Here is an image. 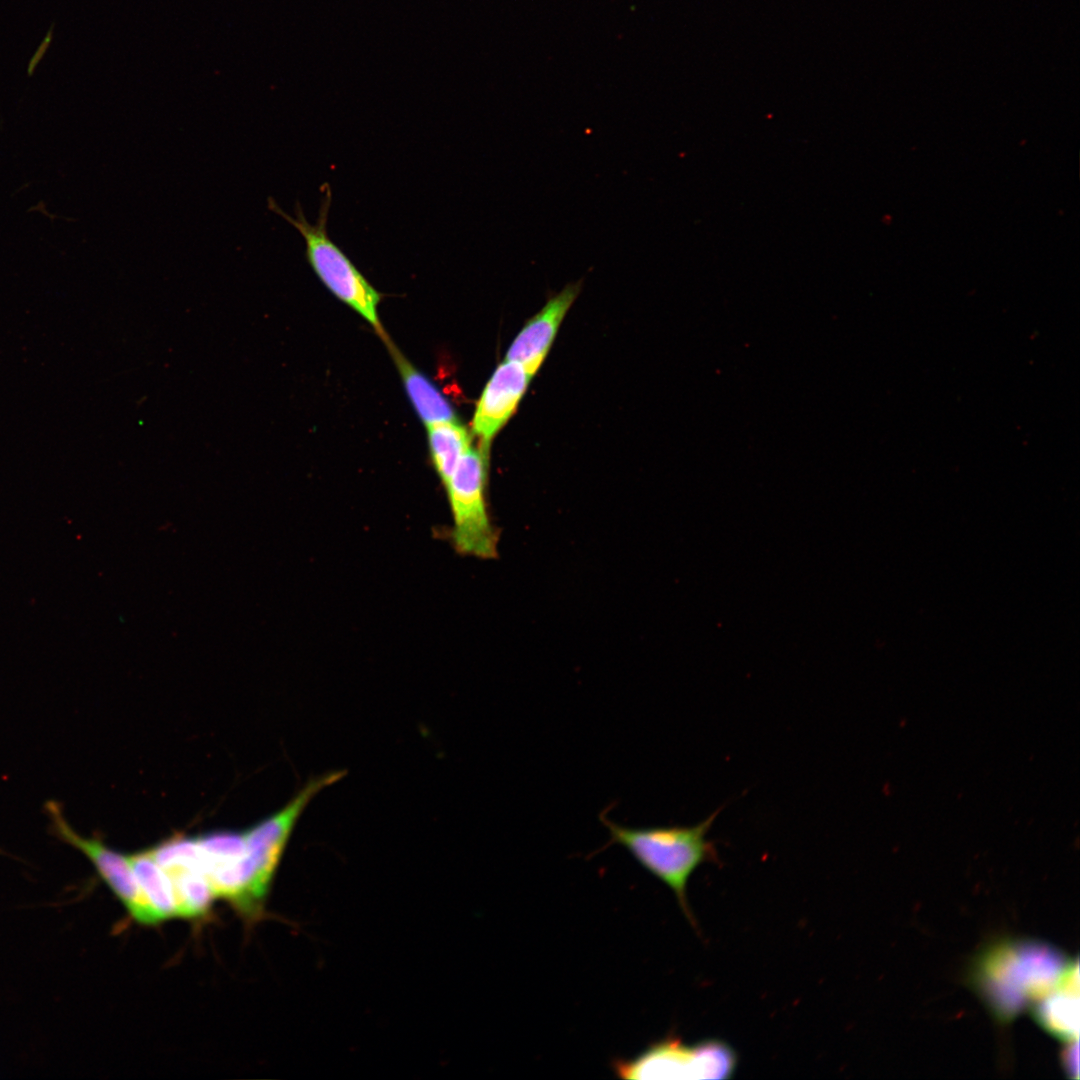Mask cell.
<instances>
[{
    "label": "cell",
    "mask_w": 1080,
    "mask_h": 1080,
    "mask_svg": "<svg viewBox=\"0 0 1080 1080\" xmlns=\"http://www.w3.org/2000/svg\"><path fill=\"white\" fill-rule=\"evenodd\" d=\"M721 809L692 826H621L600 814L608 829V845L625 848L649 873L665 883L675 894L682 912L695 926L687 901V883L695 870L706 862L718 860L714 843L707 835Z\"/></svg>",
    "instance_id": "1"
},
{
    "label": "cell",
    "mask_w": 1080,
    "mask_h": 1080,
    "mask_svg": "<svg viewBox=\"0 0 1080 1080\" xmlns=\"http://www.w3.org/2000/svg\"><path fill=\"white\" fill-rule=\"evenodd\" d=\"M318 218L310 223L296 203L294 216L287 214L277 202L269 197V210L282 217L302 236L305 243V257L313 272L324 286L339 300L368 321L383 336V328L378 317V305L381 294L357 269L348 256L329 237L327 222L331 205V191L325 185Z\"/></svg>",
    "instance_id": "2"
},
{
    "label": "cell",
    "mask_w": 1080,
    "mask_h": 1080,
    "mask_svg": "<svg viewBox=\"0 0 1080 1080\" xmlns=\"http://www.w3.org/2000/svg\"><path fill=\"white\" fill-rule=\"evenodd\" d=\"M488 447L469 448L444 485L452 514L456 552L480 559L497 556L498 534L486 504Z\"/></svg>",
    "instance_id": "3"
},
{
    "label": "cell",
    "mask_w": 1080,
    "mask_h": 1080,
    "mask_svg": "<svg viewBox=\"0 0 1080 1080\" xmlns=\"http://www.w3.org/2000/svg\"><path fill=\"white\" fill-rule=\"evenodd\" d=\"M736 1065L735 1051L721 1040L685 1045L669 1038L630 1061L616 1062L615 1071L627 1079H727Z\"/></svg>",
    "instance_id": "4"
},
{
    "label": "cell",
    "mask_w": 1080,
    "mask_h": 1080,
    "mask_svg": "<svg viewBox=\"0 0 1080 1080\" xmlns=\"http://www.w3.org/2000/svg\"><path fill=\"white\" fill-rule=\"evenodd\" d=\"M44 810L49 820L50 833L88 859L98 877L135 922L146 926L162 923L140 889L128 854L113 849L97 836L89 837L78 833L66 819L58 801H47Z\"/></svg>",
    "instance_id": "5"
},
{
    "label": "cell",
    "mask_w": 1080,
    "mask_h": 1080,
    "mask_svg": "<svg viewBox=\"0 0 1080 1080\" xmlns=\"http://www.w3.org/2000/svg\"><path fill=\"white\" fill-rule=\"evenodd\" d=\"M345 775V770H332L311 777L283 807L243 831L254 874L255 896L262 907L302 813L319 792Z\"/></svg>",
    "instance_id": "6"
},
{
    "label": "cell",
    "mask_w": 1080,
    "mask_h": 1080,
    "mask_svg": "<svg viewBox=\"0 0 1080 1080\" xmlns=\"http://www.w3.org/2000/svg\"><path fill=\"white\" fill-rule=\"evenodd\" d=\"M534 373L521 363L505 360L486 384L478 401L473 432L488 447L492 438L515 411Z\"/></svg>",
    "instance_id": "7"
},
{
    "label": "cell",
    "mask_w": 1080,
    "mask_h": 1080,
    "mask_svg": "<svg viewBox=\"0 0 1080 1080\" xmlns=\"http://www.w3.org/2000/svg\"><path fill=\"white\" fill-rule=\"evenodd\" d=\"M582 281L567 284L549 298L544 307L522 328L505 360L516 361L534 374L545 359L561 321L577 298Z\"/></svg>",
    "instance_id": "8"
},
{
    "label": "cell",
    "mask_w": 1080,
    "mask_h": 1080,
    "mask_svg": "<svg viewBox=\"0 0 1080 1080\" xmlns=\"http://www.w3.org/2000/svg\"><path fill=\"white\" fill-rule=\"evenodd\" d=\"M389 345L409 398L423 422L429 425L456 420L451 405L435 385L417 371L396 348Z\"/></svg>",
    "instance_id": "9"
},
{
    "label": "cell",
    "mask_w": 1080,
    "mask_h": 1080,
    "mask_svg": "<svg viewBox=\"0 0 1080 1080\" xmlns=\"http://www.w3.org/2000/svg\"><path fill=\"white\" fill-rule=\"evenodd\" d=\"M140 889L162 922L177 918L176 901L166 871L147 850L128 855Z\"/></svg>",
    "instance_id": "10"
},
{
    "label": "cell",
    "mask_w": 1080,
    "mask_h": 1080,
    "mask_svg": "<svg viewBox=\"0 0 1080 1080\" xmlns=\"http://www.w3.org/2000/svg\"><path fill=\"white\" fill-rule=\"evenodd\" d=\"M427 431L432 462L445 485L461 457L470 448L471 437L456 420L429 424Z\"/></svg>",
    "instance_id": "11"
},
{
    "label": "cell",
    "mask_w": 1080,
    "mask_h": 1080,
    "mask_svg": "<svg viewBox=\"0 0 1080 1080\" xmlns=\"http://www.w3.org/2000/svg\"><path fill=\"white\" fill-rule=\"evenodd\" d=\"M54 25H55L54 23L51 24L45 38L43 39L40 46L38 47V49L36 50V52L32 56L31 60L29 61L28 69H27L28 76L33 75L36 66L42 60L43 56L45 55V53H46V51H47V49H48V47H49V45L51 43V40H52V32H53Z\"/></svg>",
    "instance_id": "12"
}]
</instances>
